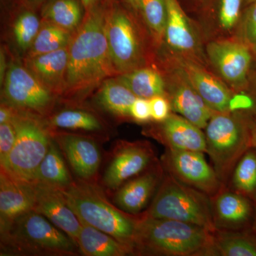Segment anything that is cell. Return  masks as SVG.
Masks as SVG:
<instances>
[{
  "label": "cell",
  "mask_w": 256,
  "mask_h": 256,
  "mask_svg": "<svg viewBox=\"0 0 256 256\" xmlns=\"http://www.w3.org/2000/svg\"><path fill=\"white\" fill-rule=\"evenodd\" d=\"M106 3L88 10L68 45L64 92L82 94L114 73L105 30Z\"/></svg>",
  "instance_id": "1"
},
{
  "label": "cell",
  "mask_w": 256,
  "mask_h": 256,
  "mask_svg": "<svg viewBox=\"0 0 256 256\" xmlns=\"http://www.w3.org/2000/svg\"><path fill=\"white\" fill-rule=\"evenodd\" d=\"M212 232L194 224L166 218H138L134 254L164 256L217 255Z\"/></svg>",
  "instance_id": "2"
},
{
  "label": "cell",
  "mask_w": 256,
  "mask_h": 256,
  "mask_svg": "<svg viewBox=\"0 0 256 256\" xmlns=\"http://www.w3.org/2000/svg\"><path fill=\"white\" fill-rule=\"evenodd\" d=\"M60 190L80 223L112 236L134 254L139 216L126 213L114 206L101 188L92 182L79 180Z\"/></svg>",
  "instance_id": "3"
},
{
  "label": "cell",
  "mask_w": 256,
  "mask_h": 256,
  "mask_svg": "<svg viewBox=\"0 0 256 256\" xmlns=\"http://www.w3.org/2000/svg\"><path fill=\"white\" fill-rule=\"evenodd\" d=\"M1 233V248L8 255L76 256L78 245L41 214L32 210L18 216Z\"/></svg>",
  "instance_id": "4"
},
{
  "label": "cell",
  "mask_w": 256,
  "mask_h": 256,
  "mask_svg": "<svg viewBox=\"0 0 256 256\" xmlns=\"http://www.w3.org/2000/svg\"><path fill=\"white\" fill-rule=\"evenodd\" d=\"M252 118L248 110L215 112L205 128L206 153L224 186L238 160L252 148Z\"/></svg>",
  "instance_id": "5"
},
{
  "label": "cell",
  "mask_w": 256,
  "mask_h": 256,
  "mask_svg": "<svg viewBox=\"0 0 256 256\" xmlns=\"http://www.w3.org/2000/svg\"><path fill=\"white\" fill-rule=\"evenodd\" d=\"M143 214L151 218L180 220L216 232L212 198L166 173L149 208Z\"/></svg>",
  "instance_id": "6"
},
{
  "label": "cell",
  "mask_w": 256,
  "mask_h": 256,
  "mask_svg": "<svg viewBox=\"0 0 256 256\" xmlns=\"http://www.w3.org/2000/svg\"><path fill=\"white\" fill-rule=\"evenodd\" d=\"M13 122L16 142L1 170L16 180L31 182L48 150L52 134L37 119L26 114L16 112Z\"/></svg>",
  "instance_id": "7"
},
{
  "label": "cell",
  "mask_w": 256,
  "mask_h": 256,
  "mask_svg": "<svg viewBox=\"0 0 256 256\" xmlns=\"http://www.w3.org/2000/svg\"><path fill=\"white\" fill-rule=\"evenodd\" d=\"M126 6L118 1L106 3L105 30L109 53L114 72L120 74L140 68L143 62L137 28Z\"/></svg>",
  "instance_id": "8"
},
{
  "label": "cell",
  "mask_w": 256,
  "mask_h": 256,
  "mask_svg": "<svg viewBox=\"0 0 256 256\" xmlns=\"http://www.w3.org/2000/svg\"><path fill=\"white\" fill-rule=\"evenodd\" d=\"M202 152L166 149L162 166L178 181L203 192L210 198L226 188L214 168L207 162Z\"/></svg>",
  "instance_id": "9"
},
{
  "label": "cell",
  "mask_w": 256,
  "mask_h": 256,
  "mask_svg": "<svg viewBox=\"0 0 256 256\" xmlns=\"http://www.w3.org/2000/svg\"><path fill=\"white\" fill-rule=\"evenodd\" d=\"M4 96L13 108L40 114L46 112L53 102L50 89L18 64H12L6 72Z\"/></svg>",
  "instance_id": "10"
},
{
  "label": "cell",
  "mask_w": 256,
  "mask_h": 256,
  "mask_svg": "<svg viewBox=\"0 0 256 256\" xmlns=\"http://www.w3.org/2000/svg\"><path fill=\"white\" fill-rule=\"evenodd\" d=\"M154 159L150 143L120 141L116 144L102 182L109 190H118L131 178L149 169Z\"/></svg>",
  "instance_id": "11"
},
{
  "label": "cell",
  "mask_w": 256,
  "mask_h": 256,
  "mask_svg": "<svg viewBox=\"0 0 256 256\" xmlns=\"http://www.w3.org/2000/svg\"><path fill=\"white\" fill-rule=\"evenodd\" d=\"M249 47L245 43L230 41L210 42L206 47L210 63L237 90L247 88L252 60Z\"/></svg>",
  "instance_id": "12"
},
{
  "label": "cell",
  "mask_w": 256,
  "mask_h": 256,
  "mask_svg": "<svg viewBox=\"0 0 256 256\" xmlns=\"http://www.w3.org/2000/svg\"><path fill=\"white\" fill-rule=\"evenodd\" d=\"M30 182L33 190V210L44 216L76 244L82 223L66 201L62 190L46 184Z\"/></svg>",
  "instance_id": "13"
},
{
  "label": "cell",
  "mask_w": 256,
  "mask_h": 256,
  "mask_svg": "<svg viewBox=\"0 0 256 256\" xmlns=\"http://www.w3.org/2000/svg\"><path fill=\"white\" fill-rule=\"evenodd\" d=\"M172 110L201 129H205L214 111L202 99L178 67L166 84V94Z\"/></svg>",
  "instance_id": "14"
},
{
  "label": "cell",
  "mask_w": 256,
  "mask_h": 256,
  "mask_svg": "<svg viewBox=\"0 0 256 256\" xmlns=\"http://www.w3.org/2000/svg\"><path fill=\"white\" fill-rule=\"evenodd\" d=\"M80 180L94 182L101 162L100 148L92 138L70 133H50Z\"/></svg>",
  "instance_id": "15"
},
{
  "label": "cell",
  "mask_w": 256,
  "mask_h": 256,
  "mask_svg": "<svg viewBox=\"0 0 256 256\" xmlns=\"http://www.w3.org/2000/svg\"><path fill=\"white\" fill-rule=\"evenodd\" d=\"M168 20L164 37L166 44L183 58L202 60L201 47L196 32L178 0H166Z\"/></svg>",
  "instance_id": "16"
},
{
  "label": "cell",
  "mask_w": 256,
  "mask_h": 256,
  "mask_svg": "<svg viewBox=\"0 0 256 256\" xmlns=\"http://www.w3.org/2000/svg\"><path fill=\"white\" fill-rule=\"evenodd\" d=\"M166 149L206 152L205 133L180 114H171L150 132Z\"/></svg>",
  "instance_id": "17"
},
{
  "label": "cell",
  "mask_w": 256,
  "mask_h": 256,
  "mask_svg": "<svg viewBox=\"0 0 256 256\" xmlns=\"http://www.w3.org/2000/svg\"><path fill=\"white\" fill-rule=\"evenodd\" d=\"M163 170L159 164L152 165L142 174L130 180L118 188L114 203L126 213L138 214L158 191L164 176Z\"/></svg>",
  "instance_id": "18"
},
{
  "label": "cell",
  "mask_w": 256,
  "mask_h": 256,
  "mask_svg": "<svg viewBox=\"0 0 256 256\" xmlns=\"http://www.w3.org/2000/svg\"><path fill=\"white\" fill-rule=\"evenodd\" d=\"M178 64L188 82L208 107L214 112L230 111L234 96L224 82H220L194 60L180 57Z\"/></svg>",
  "instance_id": "19"
},
{
  "label": "cell",
  "mask_w": 256,
  "mask_h": 256,
  "mask_svg": "<svg viewBox=\"0 0 256 256\" xmlns=\"http://www.w3.org/2000/svg\"><path fill=\"white\" fill-rule=\"evenodd\" d=\"M212 202L217 230H237L254 220L255 204L233 190L223 188L212 198Z\"/></svg>",
  "instance_id": "20"
},
{
  "label": "cell",
  "mask_w": 256,
  "mask_h": 256,
  "mask_svg": "<svg viewBox=\"0 0 256 256\" xmlns=\"http://www.w3.org/2000/svg\"><path fill=\"white\" fill-rule=\"evenodd\" d=\"M34 194L30 182L16 180L1 170L0 173V232L20 216L34 210Z\"/></svg>",
  "instance_id": "21"
},
{
  "label": "cell",
  "mask_w": 256,
  "mask_h": 256,
  "mask_svg": "<svg viewBox=\"0 0 256 256\" xmlns=\"http://www.w3.org/2000/svg\"><path fill=\"white\" fill-rule=\"evenodd\" d=\"M68 63V46L32 57L30 72L52 92H63Z\"/></svg>",
  "instance_id": "22"
},
{
  "label": "cell",
  "mask_w": 256,
  "mask_h": 256,
  "mask_svg": "<svg viewBox=\"0 0 256 256\" xmlns=\"http://www.w3.org/2000/svg\"><path fill=\"white\" fill-rule=\"evenodd\" d=\"M80 254L87 256H124L131 254L127 246L112 236L82 223L76 240Z\"/></svg>",
  "instance_id": "23"
},
{
  "label": "cell",
  "mask_w": 256,
  "mask_h": 256,
  "mask_svg": "<svg viewBox=\"0 0 256 256\" xmlns=\"http://www.w3.org/2000/svg\"><path fill=\"white\" fill-rule=\"evenodd\" d=\"M58 148L52 138L46 156L38 165L31 182L46 184L60 188H68L74 182Z\"/></svg>",
  "instance_id": "24"
},
{
  "label": "cell",
  "mask_w": 256,
  "mask_h": 256,
  "mask_svg": "<svg viewBox=\"0 0 256 256\" xmlns=\"http://www.w3.org/2000/svg\"><path fill=\"white\" fill-rule=\"evenodd\" d=\"M126 86L137 98L151 99L166 95V82L156 70L150 68H139L122 74L116 78Z\"/></svg>",
  "instance_id": "25"
},
{
  "label": "cell",
  "mask_w": 256,
  "mask_h": 256,
  "mask_svg": "<svg viewBox=\"0 0 256 256\" xmlns=\"http://www.w3.org/2000/svg\"><path fill=\"white\" fill-rule=\"evenodd\" d=\"M217 255L256 256V233L249 230H217L214 234Z\"/></svg>",
  "instance_id": "26"
},
{
  "label": "cell",
  "mask_w": 256,
  "mask_h": 256,
  "mask_svg": "<svg viewBox=\"0 0 256 256\" xmlns=\"http://www.w3.org/2000/svg\"><path fill=\"white\" fill-rule=\"evenodd\" d=\"M136 99V96L117 79L105 80L97 95L98 104L102 108L122 117H130L131 106Z\"/></svg>",
  "instance_id": "27"
},
{
  "label": "cell",
  "mask_w": 256,
  "mask_h": 256,
  "mask_svg": "<svg viewBox=\"0 0 256 256\" xmlns=\"http://www.w3.org/2000/svg\"><path fill=\"white\" fill-rule=\"evenodd\" d=\"M82 0H48L42 9V16L48 22L68 32L74 31L82 22Z\"/></svg>",
  "instance_id": "28"
},
{
  "label": "cell",
  "mask_w": 256,
  "mask_h": 256,
  "mask_svg": "<svg viewBox=\"0 0 256 256\" xmlns=\"http://www.w3.org/2000/svg\"><path fill=\"white\" fill-rule=\"evenodd\" d=\"M230 176V188L256 205V148H250L238 160Z\"/></svg>",
  "instance_id": "29"
},
{
  "label": "cell",
  "mask_w": 256,
  "mask_h": 256,
  "mask_svg": "<svg viewBox=\"0 0 256 256\" xmlns=\"http://www.w3.org/2000/svg\"><path fill=\"white\" fill-rule=\"evenodd\" d=\"M50 126L60 129L98 132L102 124L94 114L86 110H65L54 114L50 118Z\"/></svg>",
  "instance_id": "30"
},
{
  "label": "cell",
  "mask_w": 256,
  "mask_h": 256,
  "mask_svg": "<svg viewBox=\"0 0 256 256\" xmlns=\"http://www.w3.org/2000/svg\"><path fill=\"white\" fill-rule=\"evenodd\" d=\"M70 40V32L54 24H48L40 28L30 48V58L68 47Z\"/></svg>",
  "instance_id": "31"
},
{
  "label": "cell",
  "mask_w": 256,
  "mask_h": 256,
  "mask_svg": "<svg viewBox=\"0 0 256 256\" xmlns=\"http://www.w3.org/2000/svg\"><path fill=\"white\" fill-rule=\"evenodd\" d=\"M136 10L156 36H164L168 20L166 0H139Z\"/></svg>",
  "instance_id": "32"
},
{
  "label": "cell",
  "mask_w": 256,
  "mask_h": 256,
  "mask_svg": "<svg viewBox=\"0 0 256 256\" xmlns=\"http://www.w3.org/2000/svg\"><path fill=\"white\" fill-rule=\"evenodd\" d=\"M40 28V20L33 12L25 10L20 13L14 26V38L18 47L22 50L31 48Z\"/></svg>",
  "instance_id": "33"
},
{
  "label": "cell",
  "mask_w": 256,
  "mask_h": 256,
  "mask_svg": "<svg viewBox=\"0 0 256 256\" xmlns=\"http://www.w3.org/2000/svg\"><path fill=\"white\" fill-rule=\"evenodd\" d=\"M244 5V0H212L208 6L215 8L222 28L230 30L238 22Z\"/></svg>",
  "instance_id": "34"
},
{
  "label": "cell",
  "mask_w": 256,
  "mask_h": 256,
  "mask_svg": "<svg viewBox=\"0 0 256 256\" xmlns=\"http://www.w3.org/2000/svg\"><path fill=\"white\" fill-rule=\"evenodd\" d=\"M242 20V36L244 43L256 47V2L248 5Z\"/></svg>",
  "instance_id": "35"
},
{
  "label": "cell",
  "mask_w": 256,
  "mask_h": 256,
  "mask_svg": "<svg viewBox=\"0 0 256 256\" xmlns=\"http://www.w3.org/2000/svg\"><path fill=\"white\" fill-rule=\"evenodd\" d=\"M16 140V130L14 122L0 124V164H4L14 148Z\"/></svg>",
  "instance_id": "36"
},
{
  "label": "cell",
  "mask_w": 256,
  "mask_h": 256,
  "mask_svg": "<svg viewBox=\"0 0 256 256\" xmlns=\"http://www.w3.org/2000/svg\"><path fill=\"white\" fill-rule=\"evenodd\" d=\"M152 119L156 122L165 120L171 114L172 107L169 99L165 96H158L150 99Z\"/></svg>",
  "instance_id": "37"
},
{
  "label": "cell",
  "mask_w": 256,
  "mask_h": 256,
  "mask_svg": "<svg viewBox=\"0 0 256 256\" xmlns=\"http://www.w3.org/2000/svg\"><path fill=\"white\" fill-rule=\"evenodd\" d=\"M130 117L138 122H146L152 119L149 99L137 98L130 109Z\"/></svg>",
  "instance_id": "38"
},
{
  "label": "cell",
  "mask_w": 256,
  "mask_h": 256,
  "mask_svg": "<svg viewBox=\"0 0 256 256\" xmlns=\"http://www.w3.org/2000/svg\"><path fill=\"white\" fill-rule=\"evenodd\" d=\"M246 94L252 101V106L248 112L256 118V70L250 72L246 89Z\"/></svg>",
  "instance_id": "39"
},
{
  "label": "cell",
  "mask_w": 256,
  "mask_h": 256,
  "mask_svg": "<svg viewBox=\"0 0 256 256\" xmlns=\"http://www.w3.org/2000/svg\"><path fill=\"white\" fill-rule=\"evenodd\" d=\"M250 132H252V148H256V118L252 116V122H250Z\"/></svg>",
  "instance_id": "40"
},
{
  "label": "cell",
  "mask_w": 256,
  "mask_h": 256,
  "mask_svg": "<svg viewBox=\"0 0 256 256\" xmlns=\"http://www.w3.org/2000/svg\"><path fill=\"white\" fill-rule=\"evenodd\" d=\"M0 78H1V82H2L5 76H6V62H5V56L4 52H1V57H0Z\"/></svg>",
  "instance_id": "41"
},
{
  "label": "cell",
  "mask_w": 256,
  "mask_h": 256,
  "mask_svg": "<svg viewBox=\"0 0 256 256\" xmlns=\"http://www.w3.org/2000/svg\"><path fill=\"white\" fill-rule=\"evenodd\" d=\"M104 0H82L86 11L92 9L94 6L100 4Z\"/></svg>",
  "instance_id": "42"
},
{
  "label": "cell",
  "mask_w": 256,
  "mask_h": 256,
  "mask_svg": "<svg viewBox=\"0 0 256 256\" xmlns=\"http://www.w3.org/2000/svg\"><path fill=\"white\" fill-rule=\"evenodd\" d=\"M212 0H188L190 4L194 6H208Z\"/></svg>",
  "instance_id": "43"
},
{
  "label": "cell",
  "mask_w": 256,
  "mask_h": 256,
  "mask_svg": "<svg viewBox=\"0 0 256 256\" xmlns=\"http://www.w3.org/2000/svg\"><path fill=\"white\" fill-rule=\"evenodd\" d=\"M138 1L139 0H124V3H126L128 6H130V8H133V9L136 10Z\"/></svg>",
  "instance_id": "44"
},
{
  "label": "cell",
  "mask_w": 256,
  "mask_h": 256,
  "mask_svg": "<svg viewBox=\"0 0 256 256\" xmlns=\"http://www.w3.org/2000/svg\"><path fill=\"white\" fill-rule=\"evenodd\" d=\"M252 230L255 232L256 233V205L255 206V212H254V220H252Z\"/></svg>",
  "instance_id": "45"
},
{
  "label": "cell",
  "mask_w": 256,
  "mask_h": 256,
  "mask_svg": "<svg viewBox=\"0 0 256 256\" xmlns=\"http://www.w3.org/2000/svg\"><path fill=\"white\" fill-rule=\"evenodd\" d=\"M255 2H256V0H244V5L248 6V5L252 4V3Z\"/></svg>",
  "instance_id": "46"
},
{
  "label": "cell",
  "mask_w": 256,
  "mask_h": 256,
  "mask_svg": "<svg viewBox=\"0 0 256 256\" xmlns=\"http://www.w3.org/2000/svg\"><path fill=\"white\" fill-rule=\"evenodd\" d=\"M30 3H40L42 2L46 1V0H26Z\"/></svg>",
  "instance_id": "47"
},
{
  "label": "cell",
  "mask_w": 256,
  "mask_h": 256,
  "mask_svg": "<svg viewBox=\"0 0 256 256\" xmlns=\"http://www.w3.org/2000/svg\"><path fill=\"white\" fill-rule=\"evenodd\" d=\"M107 4H110V3L118 1V0H104Z\"/></svg>",
  "instance_id": "48"
},
{
  "label": "cell",
  "mask_w": 256,
  "mask_h": 256,
  "mask_svg": "<svg viewBox=\"0 0 256 256\" xmlns=\"http://www.w3.org/2000/svg\"></svg>",
  "instance_id": "49"
}]
</instances>
